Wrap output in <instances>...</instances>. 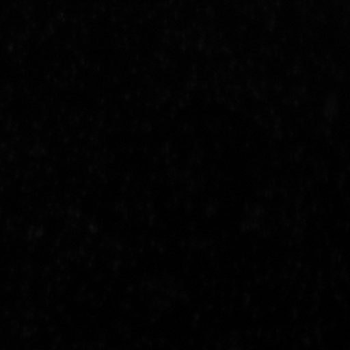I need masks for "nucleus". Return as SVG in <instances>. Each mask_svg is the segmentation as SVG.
Instances as JSON below:
<instances>
[]
</instances>
